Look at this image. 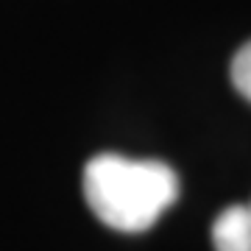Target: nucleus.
Segmentation results:
<instances>
[{
	"mask_svg": "<svg viewBox=\"0 0 251 251\" xmlns=\"http://www.w3.org/2000/svg\"><path fill=\"white\" fill-rule=\"evenodd\" d=\"M84 198L109 229L145 232L179 198V176L159 159L98 153L84 168Z\"/></svg>",
	"mask_w": 251,
	"mask_h": 251,
	"instance_id": "obj_1",
	"label": "nucleus"
},
{
	"mask_svg": "<svg viewBox=\"0 0 251 251\" xmlns=\"http://www.w3.org/2000/svg\"><path fill=\"white\" fill-rule=\"evenodd\" d=\"M215 251H251V204H232L212 224Z\"/></svg>",
	"mask_w": 251,
	"mask_h": 251,
	"instance_id": "obj_2",
	"label": "nucleus"
},
{
	"mask_svg": "<svg viewBox=\"0 0 251 251\" xmlns=\"http://www.w3.org/2000/svg\"><path fill=\"white\" fill-rule=\"evenodd\" d=\"M232 84L246 100H251V42L234 53L232 59Z\"/></svg>",
	"mask_w": 251,
	"mask_h": 251,
	"instance_id": "obj_3",
	"label": "nucleus"
}]
</instances>
